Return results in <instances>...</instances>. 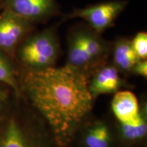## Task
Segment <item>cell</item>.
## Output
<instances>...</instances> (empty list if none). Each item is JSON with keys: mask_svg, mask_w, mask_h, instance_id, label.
Masks as SVG:
<instances>
[{"mask_svg": "<svg viewBox=\"0 0 147 147\" xmlns=\"http://www.w3.org/2000/svg\"><path fill=\"white\" fill-rule=\"evenodd\" d=\"M126 5L125 1H110L76 10L69 16L82 18L89 24L95 32L101 33L113 25Z\"/></svg>", "mask_w": 147, "mask_h": 147, "instance_id": "obj_5", "label": "cell"}, {"mask_svg": "<svg viewBox=\"0 0 147 147\" xmlns=\"http://www.w3.org/2000/svg\"><path fill=\"white\" fill-rule=\"evenodd\" d=\"M32 23L4 9L0 14V51L14 58L18 45L28 36Z\"/></svg>", "mask_w": 147, "mask_h": 147, "instance_id": "obj_4", "label": "cell"}, {"mask_svg": "<svg viewBox=\"0 0 147 147\" xmlns=\"http://www.w3.org/2000/svg\"><path fill=\"white\" fill-rule=\"evenodd\" d=\"M111 109L117 122L129 123L138 115L140 102L132 92L119 91L113 97Z\"/></svg>", "mask_w": 147, "mask_h": 147, "instance_id": "obj_11", "label": "cell"}, {"mask_svg": "<svg viewBox=\"0 0 147 147\" xmlns=\"http://www.w3.org/2000/svg\"><path fill=\"white\" fill-rule=\"evenodd\" d=\"M113 63L119 73L131 74L134 65L139 59L132 49L129 40L121 38L115 42L113 47Z\"/></svg>", "mask_w": 147, "mask_h": 147, "instance_id": "obj_12", "label": "cell"}, {"mask_svg": "<svg viewBox=\"0 0 147 147\" xmlns=\"http://www.w3.org/2000/svg\"><path fill=\"white\" fill-rule=\"evenodd\" d=\"M60 53L59 42L53 32L46 30L27 36L18 45L14 57L24 69H42L54 67Z\"/></svg>", "mask_w": 147, "mask_h": 147, "instance_id": "obj_3", "label": "cell"}, {"mask_svg": "<svg viewBox=\"0 0 147 147\" xmlns=\"http://www.w3.org/2000/svg\"><path fill=\"white\" fill-rule=\"evenodd\" d=\"M18 80L21 95L49 127L57 147H73L82 129L93 119L95 100L89 78L65 65L23 69Z\"/></svg>", "mask_w": 147, "mask_h": 147, "instance_id": "obj_1", "label": "cell"}, {"mask_svg": "<svg viewBox=\"0 0 147 147\" xmlns=\"http://www.w3.org/2000/svg\"><path fill=\"white\" fill-rule=\"evenodd\" d=\"M131 74L142 76L143 78H146L147 77V61L139 60L136 64L134 65L131 71Z\"/></svg>", "mask_w": 147, "mask_h": 147, "instance_id": "obj_16", "label": "cell"}, {"mask_svg": "<svg viewBox=\"0 0 147 147\" xmlns=\"http://www.w3.org/2000/svg\"><path fill=\"white\" fill-rule=\"evenodd\" d=\"M132 49L139 60H145L147 57V34L140 32L131 42Z\"/></svg>", "mask_w": 147, "mask_h": 147, "instance_id": "obj_14", "label": "cell"}, {"mask_svg": "<svg viewBox=\"0 0 147 147\" xmlns=\"http://www.w3.org/2000/svg\"><path fill=\"white\" fill-rule=\"evenodd\" d=\"M0 147H57L40 116L22 96L10 100L0 119Z\"/></svg>", "mask_w": 147, "mask_h": 147, "instance_id": "obj_2", "label": "cell"}, {"mask_svg": "<svg viewBox=\"0 0 147 147\" xmlns=\"http://www.w3.org/2000/svg\"><path fill=\"white\" fill-rule=\"evenodd\" d=\"M80 147H113L116 144L114 128L106 120L91 119L78 134Z\"/></svg>", "mask_w": 147, "mask_h": 147, "instance_id": "obj_7", "label": "cell"}, {"mask_svg": "<svg viewBox=\"0 0 147 147\" xmlns=\"http://www.w3.org/2000/svg\"><path fill=\"white\" fill-rule=\"evenodd\" d=\"M5 9L30 21H39L55 11L54 0H5Z\"/></svg>", "mask_w": 147, "mask_h": 147, "instance_id": "obj_9", "label": "cell"}, {"mask_svg": "<svg viewBox=\"0 0 147 147\" xmlns=\"http://www.w3.org/2000/svg\"><path fill=\"white\" fill-rule=\"evenodd\" d=\"M66 65L83 74L89 79L100 68L84 49L80 30L74 32L69 38Z\"/></svg>", "mask_w": 147, "mask_h": 147, "instance_id": "obj_10", "label": "cell"}, {"mask_svg": "<svg viewBox=\"0 0 147 147\" xmlns=\"http://www.w3.org/2000/svg\"><path fill=\"white\" fill-rule=\"evenodd\" d=\"M18 79L12 59L0 51V83L10 88L15 96L20 97L21 93Z\"/></svg>", "mask_w": 147, "mask_h": 147, "instance_id": "obj_13", "label": "cell"}, {"mask_svg": "<svg viewBox=\"0 0 147 147\" xmlns=\"http://www.w3.org/2000/svg\"><path fill=\"white\" fill-rule=\"evenodd\" d=\"M10 100L9 90L0 87V119L4 114Z\"/></svg>", "mask_w": 147, "mask_h": 147, "instance_id": "obj_15", "label": "cell"}, {"mask_svg": "<svg viewBox=\"0 0 147 147\" xmlns=\"http://www.w3.org/2000/svg\"><path fill=\"white\" fill-rule=\"evenodd\" d=\"M116 143L122 147H138L144 142L147 135V103L142 98L140 102L139 114L129 123H116L114 128Z\"/></svg>", "mask_w": 147, "mask_h": 147, "instance_id": "obj_6", "label": "cell"}, {"mask_svg": "<svg viewBox=\"0 0 147 147\" xmlns=\"http://www.w3.org/2000/svg\"><path fill=\"white\" fill-rule=\"evenodd\" d=\"M119 71L113 64L104 65L90 78L88 87L95 100L100 95L113 94L126 85Z\"/></svg>", "mask_w": 147, "mask_h": 147, "instance_id": "obj_8", "label": "cell"}]
</instances>
